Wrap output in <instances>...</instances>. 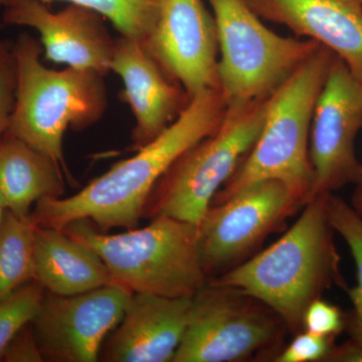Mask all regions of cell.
I'll return each mask as SVG.
<instances>
[{"instance_id":"6da1fadb","label":"cell","mask_w":362,"mask_h":362,"mask_svg":"<svg viewBox=\"0 0 362 362\" xmlns=\"http://www.w3.org/2000/svg\"><path fill=\"white\" fill-rule=\"evenodd\" d=\"M226 111L221 89L199 92L134 156L118 162L71 197L40 199L30 216L37 226L57 230L80 220L93 221L100 230L137 228L156 183L178 157L220 127Z\"/></svg>"},{"instance_id":"7a4b0ae2","label":"cell","mask_w":362,"mask_h":362,"mask_svg":"<svg viewBox=\"0 0 362 362\" xmlns=\"http://www.w3.org/2000/svg\"><path fill=\"white\" fill-rule=\"evenodd\" d=\"M296 223L272 246L211 282L238 288L273 309L288 330L303 331L309 305L333 285L346 289L340 272L326 194L307 202Z\"/></svg>"},{"instance_id":"3957f363","label":"cell","mask_w":362,"mask_h":362,"mask_svg":"<svg viewBox=\"0 0 362 362\" xmlns=\"http://www.w3.org/2000/svg\"><path fill=\"white\" fill-rule=\"evenodd\" d=\"M323 47L272 94L256 142L211 204H220L255 183L279 180L307 204L313 197L310 131L317 100L335 59Z\"/></svg>"},{"instance_id":"277c9868","label":"cell","mask_w":362,"mask_h":362,"mask_svg":"<svg viewBox=\"0 0 362 362\" xmlns=\"http://www.w3.org/2000/svg\"><path fill=\"white\" fill-rule=\"evenodd\" d=\"M63 230L96 252L113 283L132 293L194 298L209 282L194 223L157 216L144 228L114 235L87 220L73 221Z\"/></svg>"},{"instance_id":"5b68a950","label":"cell","mask_w":362,"mask_h":362,"mask_svg":"<svg viewBox=\"0 0 362 362\" xmlns=\"http://www.w3.org/2000/svg\"><path fill=\"white\" fill-rule=\"evenodd\" d=\"M42 49L26 33L14 42L18 85L6 131L51 157L69 175L63 149L66 131L84 129L104 115V76L71 66L47 68Z\"/></svg>"},{"instance_id":"8992f818","label":"cell","mask_w":362,"mask_h":362,"mask_svg":"<svg viewBox=\"0 0 362 362\" xmlns=\"http://www.w3.org/2000/svg\"><path fill=\"white\" fill-rule=\"evenodd\" d=\"M271 96L228 106L220 127L178 157L156 183L143 218L168 216L199 225L214 195L256 142Z\"/></svg>"},{"instance_id":"52a82bcc","label":"cell","mask_w":362,"mask_h":362,"mask_svg":"<svg viewBox=\"0 0 362 362\" xmlns=\"http://www.w3.org/2000/svg\"><path fill=\"white\" fill-rule=\"evenodd\" d=\"M218 33L220 88L228 106L270 97L320 47L267 28L245 0H207Z\"/></svg>"},{"instance_id":"ba28073f","label":"cell","mask_w":362,"mask_h":362,"mask_svg":"<svg viewBox=\"0 0 362 362\" xmlns=\"http://www.w3.org/2000/svg\"><path fill=\"white\" fill-rule=\"evenodd\" d=\"M287 330L283 319L263 302L209 281L192 299L173 361H242L262 354L275 358Z\"/></svg>"},{"instance_id":"9c48e42d","label":"cell","mask_w":362,"mask_h":362,"mask_svg":"<svg viewBox=\"0 0 362 362\" xmlns=\"http://www.w3.org/2000/svg\"><path fill=\"white\" fill-rule=\"evenodd\" d=\"M304 206L305 202L279 180L255 183L225 202L211 204L197 225L207 276L239 265Z\"/></svg>"},{"instance_id":"30bf717a","label":"cell","mask_w":362,"mask_h":362,"mask_svg":"<svg viewBox=\"0 0 362 362\" xmlns=\"http://www.w3.org/2000/svg\"><path fill=\"white\" fill-rule=\"evenodd\" d=\"M361 129L362 89L335 57L312 119L309 151L313 197L362 182V163L356 152Z\"/></svg>"},{"instance_id":"8fae6325","label":"cell","mask_w":362,"mask_h":362,"mask_svg":"<svg viewBox=\"0 0 362 362\" xmlns=\"http://www.w3.org/2000/svg\"><path fill=\"white\" fill-rule=\"evenodd\" d=\"M131 296L130 290L116 283L71 296L45 294L32 322L45 361H99Z\"/></svg>"},{"instance_id":"7c38bea8","label":"cell","mask_w":362,"mask_h":362,"mask_svg":"<svg viewBox=\"0 0 362 362\" xmlns=\"http://www.w3.org/2000/svg\"><path fill=\"white\" fill-rule=\"evenodd\" d=\"M142 44L189 99L221 89L216 21L204 0H162L156 25Z\"/></svg>"},{"instance_id":"4fadbf2b","label":"cell","mask_w":362,"mask_h":362,"mask_svg":"<svg viewBox=\"0 0 362 362\" xmlns=\"http://www.w3.org/2000/svg\"><path fill=\"white\" fill-rule=\"evenodd\" d=\"M4 6V25L37 30L45 59L102 76L110 71L116 40L96 11L71 4L54 13L42 0H8Z\"/></svg>"},{"instance_id":"5bb4252c","label":"cell","mask_w":362,"mask_h":362,"mask_svg":"<svg viewBox=\"0 0 362 362\" xmlns=\"http://www.w3.org/2000/svg\"><path fill=\"white\" fill-rule=\"evenodd\" d=\"M110 71L122 78L124 97L134 115L135 150L156 139L189 101L182 87L165 75L141 40L123 35L116 40Z\"/></svg>"},{"instance_id":"9a60e30c","label":"cell","mask_w":362,"mask_h":362,"mask_svg":"<svg viewBox=\"0 0 362 362\" xmlns=\"http://www.w3.org/2000/svg\"><path fill=\"white\" fill-rule=\"evenodd\" d=\"M263 21L327 47L362 89V0H245Z\"/></svg>"},{"instance_id":"2e32d148","label":"cell","mask_w":362,"mask_h":362,"mask_svg":"<svg viewBox=\"0 0 362 362\" xmlns=\"http://www.w3.org/2000/svg\"><path fill=\"white\" fill-rule=\"evenodd\" d=\"M192 298L132 293L125 313L102 347V361L170 362L187 328Z\"/></svg>"},{"instance_id":"e0dca14e","label":"cell","mask_w":362,"mask_h":362,"mask_svg":"<svg viewBox=\"0 0 362 362\" xmlns=\"http://www.w3.org/2000/svg\"><path fill=\"white\" fill-rule=\"evenodd\" d=\"M35 263V281L51 294L71 296L113 283L99 255L63 230L37 225Z\"/></svg>"},{"instance_id":"ac0fdd59","label":"cell","mask_w":362,"mask_h":362,"mask_svg":"<svg viewBox=\"0 0 362 362\" xmlns=\"http://www.w3.org/2000/svg\"><path fill=\"white\" fill-rule=\"evenodd\" d=\"M64 194L63 169L51 157L7 131L0 135V204L6 211L25 218L40 199Z\"/></svg>"},{"instance_id":"d6986e66","label":"cell","mask_w":362,"mask_h":362,"mask_svg":"<svg viewBox=\"0 0 362 362\" xmlns=\"http://www.w3.org/2000/svg\"><path fill=\"white\" fill-rule=\"evenodd\" d=\"M35 228L32 216L6 211L0 225V301L35 281Z\"/></svg>"},{"instance_id":"ffe728a7","label":"cell","mask_w":362,"mask_h":362,"mask_svg":"<svg viewBox=\"0 0 362 362\" xmlns=\"http://www.w3.org/2000/svg\"><path fill=\"white\" fill-rule=\"evenodd\" d=\"M326 209L331 225L349 245L356 262V287L345 289L352 303L347 327L350 334L349 342L362 349V216L354 211L351 204L349 206L333 192L326 194Z\"/></svg>"},{"instance_id":"44dd1931","label":"cell","mask_w":362,"mask_h":362,"mask_svg":"<svg viewBox=\"0 0 362 362\" xmlns=\"http://www.w3.org/2000/svg\"><path fill=\"white\" fill-rule=\"evenodd\" d=\"M45 295V288L32 281L0 301V361L9 342L33 322Z\"/></svg>"},{"instance_id":"7402d4cb","label":"cell","mask_w":362,"mask_h":362,"mask_svg":"<svg viewBox=\"0 0 362 362\" xmlns=\"http://www.w3.org/2000/svg\"><path fill=\"white\" fill-rule=\"evenodd\" d=\"M13 44L0 40V135L8 128L16 103L18 74Z\"/></svg>"},{"instance_id":"603a6c76","label":"cell","mask_w":362,"mask_h":362,"mask_svg":"<svg viewBox=\"0 0 362 362\" xmlns=\"http://www.w3.org/2000/svg\"><path fill=\"white\" fill-rule=\"evenodd\" d=\"M335 337H320L308 331L297 333L292 342L275 357L277 362H312L327 361Z\"/></svg>"},{"instance_id":"cb8c5ba5","label":"cell","mask_w":362,"mask_h":362,"mask_svg":"<svg viewBox=\"0 0 362 362\" xmlns=\"http://www.w3.org/2000/svg\"><path fill=\"white\" fill-rule=\"evenodd\" d=\"M344 327L341 311L334 305L324 301L322 298L309 305L303 317V330L320 335L337 337Z\"/></svg>"},{"instance_id":"d4e9b609","label":"cell","mask_w":362,"mask_h":362,"mask_svg":"<svg viewBox=\"0 0 362 362\" xmlns=\"http://www.w3.org/2000/svg\"><path fill=\"white\" fill-rule=\"evenodd\" d=\"M30 324L23 328L9 342L4 350L1 361L7 362L45 361L33 326L30 327Z\"/></svg>"},{"instance_id":"484cf974","label":"cell","mask_w":362,"mask_h":362,"mask_svg":"<svg viewBox=\"0 0 362 362\" xmlns=\"http://www.w3.org/2000/svg\"><path fill=\"white\" fill-rule=\"evenodd\" d=\"M354 194L351 197V206L359 216H362V182L354 185Z\"/></svg>"},{"instance_id":"4316f807","label":"cell","mask_w":362,"mask_h":362,"mask_svg":"<svg viewBox=\"0 0 362 362\" xmlns=\"http://www.w3.org/2000/svg\"><path fill=\"white\" fill-rule=\"evenodd\" d=\"M4 214H6V209L2 206V204H0V225H1L2 218H4Z\"/></svg>"},{"instance_id":"83f0119b","label":"cell","mask_w":362,"mask_h":362,"mask_svg":"<svg viewBox=\"0 0 362 362\" xmlns=\"http://www.w3.org/2000/svg\"><path fill=\"white\" fill-rule=\"evenodd\" d=\"M2 25H0V30H1Z\"/></svg>"}]
</instances>
